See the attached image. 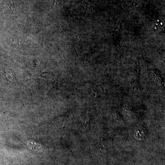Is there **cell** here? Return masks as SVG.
<instances>
[{"instance_id": "1", "label": "cell", "mask_w": 165, "mask_h": 165, "mask_svg": "<svg viewBox=\"0 0 165 165\" xmlns=\"http://www.w3.org/2000/svg\"><path fill=\"white\" fill-rule=\"evenodd\" d=\"M28 146L31 149L36 151H41L42 150V146L40 143L36 142L35 141L30 140L28 142Z\"/></svg>"}]
</instances>
